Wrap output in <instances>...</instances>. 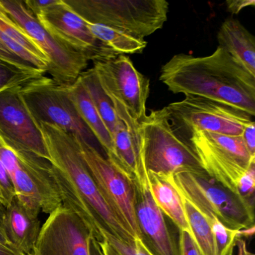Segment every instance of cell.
I'll return each mask as SVG.
<instances>
[{
    "label": "cell",
    "instance_id": "cell-1",
    "mask_svg": "<svg viewBox=\"0 0 255 255\" xmlns=\"http://www.w3.org/2000/svg\"><path fill=\"white\" fill-rule=\"evenodd\" d=\"M62 198V205L78 215L101 242L103 233L133 243L136 239L110 208L88 168L77 138L59 127L38 124Z\"/></svg>",
    "mask_w": 255,
    "mask_h": 255
},
{
    "label": "cell",
    "instance_id": "cell-2",
    "mask_svg": "<svg viewBox=\"0 0 255 255\" xmlns=\"http://www.w3.org/2000/svg\"><path fill=\"white\" fill-rule=\"evenodd\" d=\"M159 80L174 94L202 97L255 116V77L218 46L212 54L174 55Z\"/></svg>",
    "mask_w": 255,
    "mask_h": 255
},
{
    "label": "cell",
    "instance_id": "cell-3",
    "mask_svg": "<svg viewBox=\"0 0 255 255\" xmlns=\"http://www.w3.org/2000/svg\"><path fill=\"white\" fill-rule=\"evenodd\" d=\"M138 140L140 161L147 172L207 174L190 144L174 130L166 107L151 110L138 122Z\"/></svg>",
    "mask_w": 255,
    "mask_h": 255
},
{
    "label": "cell",
    "instance_id": "cell-4",
    "mask_svg": "<svg viewBox=\"0 0 255 255\" xmlns=\"http://www.w3.org/2000/svg\"><path fill=\"white\" fill-rule=\"evenodd\" d=\"M89 23L105 25L144 38L163 27L169 4L165 0H65Z\"/></svg>",
    "mask_w": 255,
    "mask_h": 255
},
{
    "label": "cell",
    "instance_id": "cell-5",
    "mask_svg": "<svg viewBox=\"0 0 255 255\" xmlns=\"http://www.w3.org/2000/svg\"><path fill=\"white\" fill-rule=\"evenodd\" d=\"M171 180L181 196L200 211L213 213L227 228L243 231L245 237L255 234V208L207 174L177 173Z\"/></svg>",
    "mask_w": 255,
    "mask_h": 255
},
{
    "label": "cell",
    "instance_id": "cell-6",
    "mask_svg": "<svg viewBox=\"0 0 255 255\" xmlns=\"http://www.w3.org/2000/svg\"><path fill=\"white\" fill-rule=\"evenodd\" d=\"M68 86L42 76L20 87L19 92L38 125L47 123L59 127L106 156L95 135L77 113L70 98Z\"/></svg>",
    "mask_w": 255,
    "mask_h": 255
},
{
    "label": "cell",
    "instance_id": "cell-7",
    "mask_svg": "<svg viewBox=\"0 0 255 255\" xmlns=\"http://www.w3.org/2000/svg\"><path fill=\"white\" fill-rule=\"evenodd\" d=\"M12 150L14 153H5L2 161L17 199L29 208L49 215L62 206L51 163L24 150Z\"/></svg>",
    "mask_w": 255,
    "mask_h": 255
},
{
    "label": "cell",
    "instance_id": "cell-8",
    "mask_svg": "<svg viewBox=\"0 0 255 255\" xmlns=\"http://www.w3.org/2000/svg\"><path fill=\"white\" fill-rule=\"evenodd\" d=\"M189 138L207 175L238 195L242 179L255 163L241 137L195 131Z\"/></svg>",
    "mask_w": 255,
    "mask_h": 255
},
{
    "label": "cell",
    "instance_id": "cell-9",
    "mask_svg": "<svg viewBox=\"0 0 255 255\" xmlns=\"http://www.w3.org/2000/svg\"><path fill=\"white\" fill-rule=\"evenodd\" d=\"M166 108L172 126L189 137L195 131L240 137L246 127L254 122L245 112L202 97L188 95Z\"/></svg>",
    "mask_w": 255,
    "mask_h": 255
},
{
    "label": "cell",
    "instance_id": "cell-10",
    "mask_svg": "<svg viewBox=\"0 0 255 255\" xmlns=\"http://www.w3.org/2000/svg\"><path fill=\"white\" fill-rule=\"evenodd\" d=\"M0 5L36 43L48 60L47 73L56 83L70 86L86 71L89 59L85 53L74 50L52 36L23 1H1Z\"/></svg>",
    "mask_w": 255,
    "mask_h": 255
},
{
    "label": "cell",
    "instance_id": "cell-11",
    "mask_svg": "<svg viewBox=\"0 0 255 255\" xmlns=\"http://www.w3.org/2000/svg\"><path fill=\"white\" fill-rule=\"evenodd\" d=\"M77 139L83 159L107 205L125 228L138 240L132 180L96 149Z\"/></svg>",
    "mask_w": 255,
    "mask_h": 255
},
{
    "label": "cell",
    "instance_id": "cell-12",
    "mask_svg": "<svg viewBox=\"0 0 255 255\" xmlns=\"http://www.w3.org/2000/svg\"><path fill=\"white\" fill-rule=\"evenodd\" d=\"M94 69L109 96L119 101L132 119L139 122L146 115L150 80L134 66L128 56L120 55L106 62H94Z\"/></svg>",
    "mask_w": 255,
    "mask_h": 255
},
{
    "label": "cell",
    "instance_id": "cell-13",
    "mask_svg": "<svg viewBox=\"0 0 255 255\" xmlns=\"http://www.w3.org/2000/svg\"><path fill=\"white\" fill-rule=\"evenodd\" d=\"M35 17L52 36L85 53L93 62H106L119 56L93 36L86 21L65 0H57Z\"/></svg>",
    "mask_w": 255,
    "mask_h": 255
},
{
    "label": "cell",
    "instance_id": "cell-14",
    "mask_svg": "<svg viewBox=\"0 0 255 255\" xmlns=\"http://www.w3.org/2000/svg\"><path fill=\"white\" fill-rule=\"evenodd\" d=\"M141 165L138 175L132 180L138 240L150 255H180L178 243L153 200L147 171Z\"/></svg>",
    "mask_w": 255,
    "mask_h": 255
},
{
    "label": "cell",
    "instance_id": "cell-15",
    "mask_svg": "<svg viewBox=\"0 0 255 255\" xmlns=\"http://www.w3.org/2000/svg\"><path fill=\"white\" fill-rule=\"evenodd\" d=\"M20 88L0 93V136L11 148L50 162L41 129L22 99Z\"/></svg>",
    "mask_w": 255,
    "mask_h": 255
},
{
    "label": "cell",
    "instance_id": "cell-16",
    "mask_svg": "<svg viewBox=\"0 0 255 255\" xmlns=\"http://www.w3.org/2000/svg\"><path fill=\"white\" fill-rule=\"evenodd\" d=\"M93 233L74 212L61 206L49 215L35 246L38 255H90Z\"/></svg>",
    "mask_w": 255,
    "mask_h": 255
},
{
    "label": "cell",
    "instance_id": "cell-17",
    "mask_svg": "<svg viewBox=\"0 0 255 255\" xmlns=\"http://www.w3.org/2000/svg\"><path fill=\"white\" fill-rule=\"evenodd\" d=\"M119 121L112 134L113 153L107 159L122 173L133 180L139 172L138 124L126 109L111 98Z\"/></svg>",
    "mask_w": 255,
    "mask_h": 255
},
{
    "label": "cell",
    "instance_id": "cell-18",
    "mask_svg": "<svg viewBox=\"0 0 255 255\" xmlns=\"http://www.w3.org/2000/svg\"><path fill=\"white\" fill-rule=\"evenodd\" d=\"M41 212L29 208L14 197L6 207L4 230L8 244L23 255L35 250L41 231Z\"/></svg>",
    "mask_w": 255,
    "mask_h": 255
},
{
    "label": "cell",
    "instance_id": "cell-19",
    "mask_svg": "<svg viewBox=\"0 0 255 255\" xmlns=\"http://www.w3.org/2000/svg\"><path fill=\"white\" fill-rule=\"evenodd\" d=\"M0 43L31 66L47 73L48 60L42 50L1 5Z\"/></svg>",
    "mask_w": 255,
    "mask_h": 255
},
{
    "label": "cell",
    "instance_id": "cell-20",
    "mask_svg": "<svg viewBox=\"0 0 255 255\" xmlns=\"http://www.w3.org/2000/svg\"><path fill=\"white\" fill-rule=\"evenodd\" d=\"M217 40L219 47L255 77V37L238 20L226 19L219 28Z\"/></svg>",
    "mask_w": 255,
    "mask_h": 255
},
{
    "label": "cell",
    "instance_id": "cell-21",
    "mask_svg": "<svg viewBox=\"0 0 255 255\" xmlns=\"http://www.w3.org/2000/svg\"><path fill=\"white\" fill-rule=\"evenodd\" d=\"M147 173L152 196L159 210L172 221L179 231H186L191 234L185 214L183 198L173 184L172 175L162 176Z\"/></svg>",
    "mask_w": 255,
    "mask_h": 255
},
{
    "label": "cell",
    "instance_id": "cell-22",
    "mask_svg": "<svg viewBox=\"0 0 255 255\" xmlns=\"http://www.w3.org/2000/svg\"><path fill=\"white\" fill-rule=\"evenodd\" d=\"M70 98L83 122L102 147L106 157L113 153V139L80 78L68 86Z\"/></svg>",
    "mask_w": 255,
    "mask_h": 255
},
{
    "label": "cell",
    "instance_id": "cell-23",
    "mask_svg": "<svg viewBox=\"0 0 255 255\" xmlns=\"http://www.w3.org/2000/svg\"><path fill=\"white\" fill-rule=\"evenodd\" d=\"M86 23L93 36L118 56L141 53L147 47L144 38L105 25Z\"/></svg>",
    "mask_w": 255,
    "mask_h": 255
},
{
    "label": "cell",
    "instance_id": "cell-24",
    "mask_svg": "<svg viewBox=\"0 0 255 255\" xmlns=\"http://www.w3.org/2000/svg\"><path fill=\"white\" fill-rule=\"evenodd\" d=\"M79 78L86 88L95 108L112 136L119 121V116L115 110L111 98L103 88L96 71L94 68L86 70Z\"/></svg>",
    "mask_w": 255,
    "mask_h": 255
},
{
    "label": "cell",
    "instance_id": "cell-25",
    "mask_svg": "<svg viewBox=\"0 0 255 255\" xmlns=\"http://www.w3.org/2000/svg\"><path fill=\"white\" fill-rule=\"evenodd\" d=\"M181 197L191 235L201 255H217L214 234L210 224L194 204Z\"/></svg>",
    "mask_w": 255,
    "mask_h": 255
},
{
    "label": "cell",
    "instance_id": "cell-26",
    "mask_svg": "<svg viewBox=\"0 0 255 255\" xmlns=\"http://www.w3.org/2000/svg\"><path fill=\"white\" fill-rule=\"evenodd\" d=\"M45 74L44 71L37 68L19 66L0 59V93L22 87Z\"/></svg>",
    "mask_w": 255,
    "mask_h": 255
},
{
    "label": "cell",
    "instance_id": "cell-27",
    "mask_svg": "<svg viewBox=\"0 0 255 255\" xmlns=\"http://www.w3.org/2000/svg\"><path fill=\"white\" fill-rule=\"evenodd\" d=\"M200 212L211 227L216 241L217 255H233L237 241L243 236L245 237L244 232L227 228L213 213L206 211Z\"/></svg>",
    "mask_w": 255,
    "mask_h": 255
},
{
    "label": "cell",
    "instance_id": "cell-28",
    "mask_svg": "<svg viewBox=\"0 0 255 255\" xmlns=\"http://www.w3.org/2000/svg\"><path fill=\"white\" fill-rule=\"evenodd\" d=\"M102 237L121 255H150L139 240H135L133 243H127L106 233H103Z\"/></svg>",
    "mask_w": 255,
    "mask_h": 255
},
{
    "label": "cell",
    "instance_id": "cell-29",
    "mask_svg": "<svg viewBox=\"0 0 255 255\" xmlns=\"http://www.w3.org/2000/svg\"><path fill=\"white\" fill-rule=\"evenodd\" d=\"M0 191L3 198L4 204L7 207L11 204L13 198L15 197V192H14L11 177L1 158H0Z\"/></svg>",
    "mask_w": 255,
    "mask_h": 255
},
{
    "label": "cell",
    "instance_id": "cell-30",
    "mask_svg": "<svg viewBox=\"0 0 255 255\" xmlns=\"http://www.w3.org/2000/svg\"><path fill=\"white\" fill-rule=\"evenodd\" d=\"M178 246L180 255H201L191 234L179 231Z\"/></svg>",
    "mask_w": 255,
    "mask_h": 255
},
{
    "label": "cell",
    "instance_id": "cell-31",
    "mask_svg": "<svg viewBox=\"0 0 255 255\" xmlns=\"http://www.w3.org/2000/svg\"><path fill=\"white\" fill-rule=\"evenodd\" d=\"M241 138L246 149L252 156H255V122H252L246 127Z\"/></svg>",
    "mask_w": 255,
    "mask_h": 255
},
{
    "label": "cell",
    "instance_id": "cell-32",
    "mask_svg": "<svg viewBox=\"0 0 255 255\" xmlns=\"http://www.w3.org/2000/svg\"><path fill=\"white\" fill-rule=\"evenodd\" d=\"M57 0H26L23 1L26 8L36 17L43 10L54 4Z\"/></svg>",
    "mask_w": 255,
    "mask_h": 255
},
{
    "label": "cell",
    "instance_id": "cell-33",
    "mask_svg": "<svg viewBox=\"0 0 255 255\" xmlns=\"http://www.w3.org/2000/svg\"><path fill=\"white\" fill-rule=\"evenodd\" d=\"M227 8L233 14H240L247 7H255V0H229L226 2Z\"/></svg>",
    "mask_w": 255,
    "mask_h": 255
},
{
    "label": "cell",
    "instance_id": "cell-34",
    "mask_svg": "<svg viewBox=\"0 0 255 255\" xmlns=\"http://www.w3.org/2000/svg\"><path fill=\"white\" fill-rule=\"evenodd\" d=\"M0 59L11 62V63L14 64V65H19V66L34 68V67L31 66L30 65L25 62L24 61L22 60L18 56L10 52L1 43H0Z\"/></svg>",
    "mask_w": 255,
    "mask_h": 255
},
{
    "label": "cell",
    "instance_id": "cell-35",
    "mask_svg": "<svg viewBox=\"0 0 255 255\" xmlns=\"http://www.w3.org/2000/svg\"><path fill=\"white\" fill-rule=\"evenodd\" d=\"M5 212H6V207L0 201V243L5 245V246H10L6 236H5V230H4V219H5Z\"/></svg>",
    "mask_w": 255,
    "mask_h": 255
},
{
    "label": "cell",
    "instance_id": "cell-36",
    "mask_svg": "<svg viewBox=\"0 0 255 255\" xmlns=\"http://www.w3.org/2000/svg\"><path fill=\"white\" fill-rule=\"evenodd\" d=\"M237 255H255L248 248L247 243L244 239L238 240L237 243Z\"/></svg>",
    "mask_w": 255,
    "mask_h": 255
},
{
    "label": "cell",
    "instance_id": "cell-37",
    "mask_svg": "<svg viewBox=\"0 0 255 255\" xmlns=\"http://www.w3.org/2000/svg\"><path fill=\"white\" fill-rule=\"evenodd\" d=\"M89 252L90 255H104L99 243L94 237H92L89 241Z\"/></svg>",
    "mask_w": 255,
    "mask_h": 255
},
{
    "label": "cell",
    "instance_id": "cell-38",
    "mask_svg": "<svg viewBox=\"0 0 255 255\" xmlns=\"http://www.w3.org/2000/svg\"><path fill=\"white\" fill-rule=\"evenodd\" d=\"M104 255H121L105 239L101 242H98Z\"/></svg>",
    "mask_w": 255,
    "mask_h": 255
},
{
    "label": "cell",
    "instance_id": "cell-39",
    "mask_svg": "<svg viewBox=\"0 0 255 255\" xmlns=\"http://www.w3.org/2000/svg\"><path fill=\"white\" fill-rule=\"evenodd\" d=\"M0 255H23L10 246L0 243Z\"/></svg>",
    "mask_w": 255,
    "mask_h": 255
},
{
    "label": "cell",
    "instance_id": "cell-40",
    "mask_svg": "<svg viewBox=\"0 0 255 255\" xmlns=\"http://www.w3.org/2000/svg\"><path fill=\"white\" fill-rule=\"evenodd\" d=\"M0 201H1V202H2V204H4V205H5V204H4L3 198H2V193H1V191H0Z\"/></svg>",
    "mask_w": 255,
    "mask_h": 255
},
{
    "label": "cell",
    "instance_id": "cell-41",
    "mask_svg": "<svg viewBox=\"0 0 255 255\" xmlns=\"http://www.w3.org/2000/svg\"><path fill=\"white\" fill-rule=\"evenodd\" d=\"M38 255V254H37V252H35H35H34L33 253L31 254V255Z\"/></svg>",
    "mask_w": 255,
    "mask_h": 255
}]
</instances>
